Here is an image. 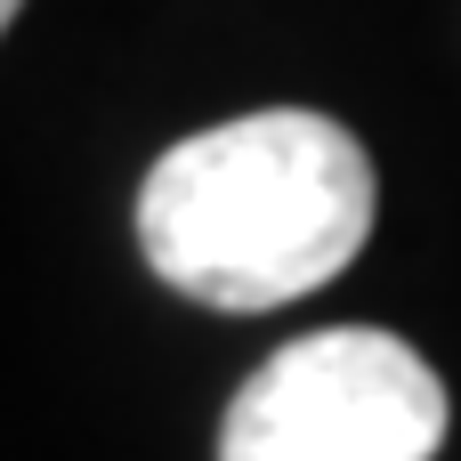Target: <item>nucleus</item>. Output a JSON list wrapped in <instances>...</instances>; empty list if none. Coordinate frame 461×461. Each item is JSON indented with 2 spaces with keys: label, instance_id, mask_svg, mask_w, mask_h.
Returning a JSON list of instances; mask_svg holds the SVG:
<instances>
[{
  "label": "nucleus",
  "instance_id": "obj_1",
  "mask_svg": "<svg viewBox=\"0 0 461 461\" xmlns=\"http://www.w3.org/2000/svg\"><path fill=\"white\" fill-rule=\"evenodd\" d=\"M373 235V154L300 105L178 138L138 186L146 267L227 316L324 292Z\"/></svg>",
  "mask_w": 461,
  "mask_h": 461
},
{
  "label": "nucleus",
  "instance_id": "obj_2",
  "mask_svg": "<svg viewBox=\"0 0 461 461\" xmlns=\"http://www.w3.org/2000/svg\"><path fill=\"white\" fill-rule=\"evenodd\" d=\"M446 446V381L397 332H308L276 348L227 405L219 461H429Z\"/></svg>",
  "mask_w": 461,
  "mask_h": 461
},
{
  "label": "nucleus",
  "instance_id": "obj_3",
  "mask_svg": "<svg viewBox=\"0 0 461 461\" xmlns=\"http://www.w3.org/2000/svg\"><path fill=\"white\" fill-rule=\"evenodd\" d=\"M16 8H24V0H0V32H8V24H16Z\"/></svg>",
  "mask_w": 461,
  "mask_h": 461
}]
</instances>
